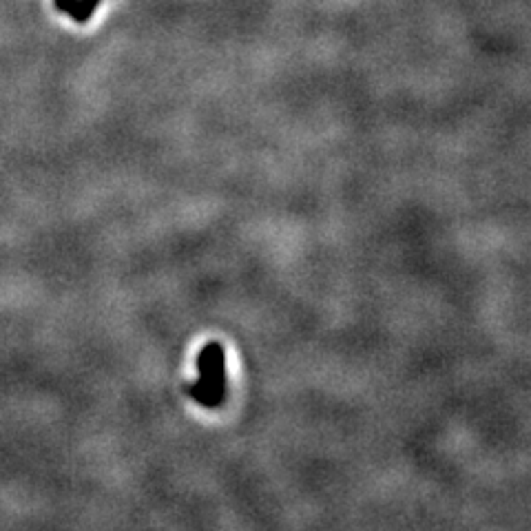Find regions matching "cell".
<instances>
[{
	"mask_svg": "<svg viewBox=\"0 0 531 531\" xmlns=\"http://www.w3.org/2000/svg\"><path fill=\"white\" fill-rule=\"evenodd\" d=\"M197 368L201 379L197 383H189L186 392L206 408H217L224 398L226 374H224V347L219 343H208L199 352Z\"/></svg>",
	"mask_w": 531,
	"mask_h": 531,
	"instance_id": "obj_1",
	"label": "cell"
},
{
	"mask_svg": "<svg viewBox=\"0 0 531 531\" xmlns=\"http://www.w3.org/2000/svg\"><path fill=\"white\" fill-rule=\"evenodd\" d=\"M100 0H76L69 11V16L73 18L76 23H86L91 16H94V11L98 9Z\"/></svg>",
	"mask_w": 531,
	"mask_h": 531,
	"instance_id": "obj_2",
	"label": "cell"
},
{
	"mask_svg": "<svg viewBox=\"0 0 531 531\" xmlns=\"http://www.w3.org/2000/svg\"><path fill=\"white\" fill-rule=\"evenodd\" d=\"M73 3H76V0H53V5H56V9L62 11V13H69L71 7H73Z\"/></svg>",
	"mask_w": 531,
	"mask_h": 531,
	"instance_id": "obj_3",
	"label": "cell"
}]
</instances>
